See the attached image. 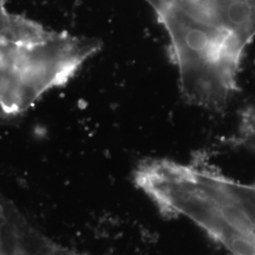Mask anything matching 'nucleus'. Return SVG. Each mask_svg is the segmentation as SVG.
<instances>
[{
  "label": "nucleus",
  "instance_id": "obj_1",
  "mask_svg": "<svg viewBox=\"0 0 255 255\" xmlns=\"http://www.w3.org/2000/svg\"><path fill=\"white\" fill-rule=\"evenodd\" d=\"M168 207L205 232L232 255H255V183L233 181L187 164L174 178Z\"/></svg>",
  "mask_w": 255,
  "mask_h": 255
}]
</instances>
